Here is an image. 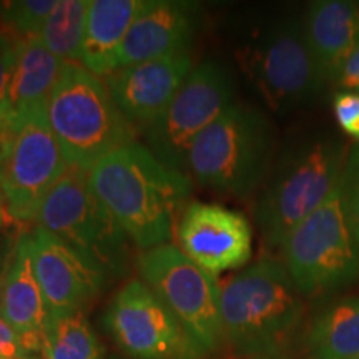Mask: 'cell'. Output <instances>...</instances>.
I'll return each instance as SVG.
<instances>
[{
  "mask_svg": "<svg viewBox=\"0 0 359 359\" xmlns=\"http://www.w3.org/2000/svg\"><path fill=\"white\" fill-rule=\"evenodd\" d=\"M93 193L138 248L168 245L185 212L191 183L145 145L132 142L88 170Z\"/></svg>",
  "mask_w": 359,
  "mask_h": 359,
  "instance_id": "obj_1",
  "label": "cell"
},
{
  "mask_svg": "<svg viewBox=\"0 0 359 359\" xmlns=\"http://www.w3.org/2000/svg\"><path fill=\"white\" fill-rule=\"evenodd\" d=\"M235 87L217 62H201L170 102L167 110L143 130L145 147L168 168L187 175V156L206 127L233 103Z\"/></svg>",
  "mask_w": 359,
  "mask_h": 359,
  "instance_id": "obj_11",
  "label": "cell"
},
{
  "mask_svg": "<svg viewBox=\"0 0 359 359\" xmlns=\"http://www.w3.org/2000/svg\"><path fill=\"white\" fill-rule=\"evenodd\" d=\"M175 238L182 253L213 276L245 266L253 255V230L248 219L217 203L187 205Z\"/></svg>",
  "mask_w": 359,
  "mask_h": 359,
  "instance_id": "obj_13",
  "label": "cell"
},
{
  "mask_svg": "<svg viewBox=\"0 0 359 359\" xmlns=\"http://www.w3.org/2000/svg\"><path fill=\"white\" fill-rule=\"evenodd\" d=\"M309 50L327 82L336 80L339 70L359 45V4L348 0H318L303 17Z\"/></svg>",
  "mask_w": 359,
  "mask_h": 359,
  "instance_id": "obj_18",
  "label": "cell"
},
{
  "mask_svg": "<svg viewBox=\"0 0 359 359\" xmlns=\"http://www.w3.org/2000/svg\"><path fill=\"white\" fill-rule=\"evenodd\" d=\"M0 316L24 341L30 356L40 354L50 313L35 275L30 235L19 236L11 269L0 293Z\"/></svg>",
  "mask_w": 359,
  "mask_h": 359,
  "instance_id": "obj_17",
  "label": "cell"
},
{
  "mask_svg": "<svg viewBox=\"0 0 359 359\" xmlns=\"http://www.w3.org/2000/svg\"><path fill=\"white\" fill-rule=\"evenodd\" d=\"M19 359H34L32 356H29V358H19Z\"/></svg>",
  "mask_w": 359,
  "mask_h": 359,
  "instance_id": "obj_35",
  "label": "cell"
},
{
  "mask_svg": "<svg viewBox=\"0 0 359 359\" xmlns=\"http://www.w3.org/2000/svg\"><path fill=\"white\" fill-rule=\"evenodd\" d=\"M69 167L48 125L47 107L12 118L2 160V195L8 217L35 222L43 200Z\"/></svg>",
  "mask_w": 359,
  "mask_h": 359,
  "instance_id": "obj_9",
  "label": "cell"
},
{
  "mask_svg": "<svg viewBox=\"0 0 359 359\" xmlns=\"http://www.w3.org/2000/svg\"><path fill=\"white\" fill-rule=\"evenodd\" d=\"M35 222L92 259L107 276L122 275L127 268L128 238L93 193L88 170L69 167L43 200Z\"/></svg>",
  "mask_w": 359,
  "mask_h": 359,
  "instance_id": "obj_6",
  "label": "cell"
},
{
  "mask_svg": "<svg viewBox=\"0 0 359 359\" xmlns=\"http://www.w3.org/2000/svg\"><path fill=\"white\" fill-rule=\"evenodd\" d=\"M219 313L233 351L276 358L298 330L304 303L285 263L263 258L219 286Z\"/></svg>",
  "mask_w": 359,
  "mask_h": 359,
  "instance_id": "obj_2",
  "label": "cell"
},
{
  "mask_svg": "<svg viewBox=\"0 0 359 359\" xmlns=\"http://www.w3.org/2000/svg\"><path fill=\"white\" fill-rule=\"evenodd\" d=\"M338 187L348 226L359 250V143L349 148Z\"/></svg>",
  "mask_w": 359,
  "mask_h": 359,
  "instance_id": "obj_25",
  "label": "cell"
},
{
  "mask_svg": "<svg viewBox=\"0 0 359 359\" xmlns=\"http://www.w3.org/2000/svg\"><path fill=\"white\" fill-rule=\"evenodd\" d=\"M275 130L266 115L233 102L198 135L187 156V172L201 187L245 198L268 178Z\"/></svg>",
  "mask_w": 359,
  "mask_h": 359,
  "instance_id": "obj_4",
  "label": "cell"
},
{
  "mask_svg": "<svg viewBox=\"0 0 359 359\" xmlns=\"http://www.w3.org/2000/svg\"><path fill=\"white\" fill-rule=\"evenodd\" d=\"M308 346L313 359L359 358V296L334 303L316 316Z\"/></svg>",
  "mask_w": 359,
  "mask_h": 359,
  "instance_id": "obj_21",
  "label": "cell"
},
{
  "mask_svg": "<svg viewBox=\"0 0 359 359\" xmlns=\"http://www.w3.org/2000/svg\"><path fill=\"white\" fill-rule=\"evenodd\" d=\"M58 0H8L0 4V17L17 39L39 37Z\"/></svg>",
  "mask_w": 359,
  "mask_h": 359,
  "instance_id": "obj_24",
  "label": "cell"
},
{
  "mask_svg": "<svg viewBox=\"0 0 359 359\" xmlns=\"http://www.w3.org/2000/svg\"><path fill=\"white\" fill-rule=\"evenodd\" d=\"M142 281L182 323L206 353L222 346L219 285L178 246L172 243L145 250L137 259Z\"/></svg>",
  "mask_w": 359,
  "mask_h": 359,
  "instance_id": "obj_10",
  "label": "cell"
},
{
  "mask_svg": "<svg viewBox=\"0 0 359 359\" xmlns=\"http://www.w3.org/2000/svg\"><path fill=\"white\" fill-rule=\"evenodd\" d=\"M280 248L291 280L308 298L331 293L358 280L359 250L348 226L339 187L316 212L293 228Z\"/></svg>",
  "mask_w": 359,
  "mask_h": 359,
  "instance_id": "obj_7",
  "label": "cell"
},
{
  "mask_svg": "<svg viewBox=\"0 0 359 359\" xmlns=\"http://www.w3.org/2000/svg\"><path fill=\"white\" fill-rule=\"evenodd\" d=\"M17 45L19 39L8 30L0 34V110L8 109V93L17 64Z\"/></svg>",
  "mask_w": 359,
  "mask_h": 359,
  "instance_id": "obj_27",
  "label": "cell"
},
{
  "mask_svg": "<svg viewBox=\"0 0 359 359\" xmlns=\"http://www.w3.org/2000/svg\"><path fill=\"white\" fill-rule=\"evenodd\" d=\"M12 125V115L11 110H0V147H4V143L7 140L8 130H11Z\"/></svg>",
  "mask_w": 359,
  "mask_h": 359,
  "instance_id": "obj_31",
  "label": "cell"
},
{
  "mask_svg": "<svg viewBox=\"0 0 359 359\" xmlns=\"http://www.w3.org/2000/svg\"><path fill=\"white\" fill-rule=\"evenodd\" d=\"M103 323L133 359H205L208 354L142 280L116 291Z\"/></svg>",
  "mask_w": 359,
  "mask_h": 359,
  "instance_id": "obj_12",
  "label": "cell"
},
{
  "mask_svg": "<svg viewBox=\"0 0 359 359\" xmlns=\"http://www.w3.org/2000/svg\"><path fill=\"white\" fill-rule=\"evenodd\" d=\"M145 2L90 0L79 64L100 79L118 70L123 42Z\"/></svg>",
  "mask_w": 359,
  "mask_h": 359,
  "instance_id": "obj_19",
  "label": "cell"
},
{
  "mask_svg": "<svg viewBox=\"0 0 359 359\" xmlns=\"http://www.w3.org/2000/svg\"><path fill=\"white\" fill-rule=\"evenodd\" d=\"M346 158L343 138L325 130L304 135L281 151L255 206L266 245L280 248L293 228L330 198Z\"/></svg>",
  "mask_w": 359,
  "mask_h": 359,
  "instance_id": "obj_3",
  "label": "cell"
},
{
  "mask_svg": "<svg viewBox=\"0 0 359 359\" xmlns=\"http://www.w3.org/2000/svg\"><path fill=\"white\" fill-rule=\"evenodd\" d=\"M333 114L344 135L359 143V93L341 90L333 97Z\"/></svg>",
  "mask_w": 359,
  "mask_h": 359,
  "instance_id": "obj_26",
  "label": "cell"
},
{
  "mask_svg": "<svg viewBox=\"0 0 359 359\" xmlns=\"http://www.w3.org/2000/svg\"><path fill=\"white\" fill-rule=\"evenodd\" d=\"M29 356L30 354L27 351L20 336L0 316V359H19Z\"/></svg>",
  "mask_w": 359,
  "mask_h": 359,
  "instance_id": "obj_28",
  "label": "cell"
},
{
  "mask_svg": "<svg viewBox=\"0 0 359 359\" xmlns=\"http://www.w3.org/2000/svg\"><path fill=\"white\" fill-rule=\"evenodd\" d=\"M356 359H359V358H356Z\"/></svg>",
  "mask_w": 359,
  "mask_h": 359,
  "instance_id": "obj_37",
  "label": "cell"
},
{
  "mask_svg": "<svg viewBox=\"0 0 359 359\" xmlns=\"http://www.w3.org/2000/svg\"><path fill=\"white\" fill-rule=\"evenodd\" d=\"M64 65L65 62L53 55L40 37L19 39L15 72L8 93L12 118L29 114L39 107H47Z\"/></svg>",
  "mask_w": 359,
  "mask_h": 359,
  "instance_id": "obj_20",
  "label": "cell"
},
{
  "mask_svg": "<svg viewBox=\"0 0 359 359\" xmlns=\"http://www.w3.org/2000/svg\"><path fill=\"white\" fill-rule=\"evenodd\" d=\"M193 70L188 52L155 58L142 64L120 67L105 77V85L132 127H150L167 110Z\"/></svg>",
  "mask_w": 359,
  "mask_h": 359,
  "instance_id": "obj_15",
  "label": "cell"
},
{
  "mask_svg": "<svg viewBox=\"0 0 359 359\" xmlns=\"http://www.w3.org/2000/svg\"><path fill=\"white\" fill-rule=\"evenodd\" d=\"M34 268L50 316L83 311L100 294L107 273L43 228L30 233Z\"/></svg>",
  "mask_w": 359,
  "mask_h": 359,
  "instance_id": "obj_14",
  "label": "cell"
},
{
  "mask_svg": "<svg viewBox=\"0 0 359 359\" xmlns=\"http://www.w3.org/2000/svg\"><path fill=\"white\" fill-rule=\"evenodd\" d=\"M47 120L70 167L90 170L135 142L133 127L116 109L105 80L77 62L64 65L47 102Z\"/></svg>",
  "mask_w": 359,
  "mask_h": 359,
  "instance_id": "obj_5",
  "label": "cell"
},
{
  "mask_svg": "<svg viewBox=\"0 0 359 359\" xmlns=\"http://www.w3.org/2000/svg\"><path fill=\"white\" fill-rule=\"evenodd\" d=\"M201 8L185 0H147L130 27L120 67L188 52L200 25Z\"/></svg>",
  "mask_w": 359,
  "mask_h": 359,
  "instance_id": "obj_16",
  "label": "cell"
},
{
  "mask_svg": "<svg viewBox=\"0 0 359 359\" xmlns=\"http://www.w3.org/2000/svg\"><path fill=\"white\" fill-rule=\"evenodd\" d=\"M6 25H4V20H2V17H0V34L2 32H6Z\"/></svg>",
  "mask_w": 359,
  "mask_h": 359,
  "instance_id": "obj_34",
  "label": "cell"
},
{
  "mask_svg": "<svg viewBox=\"0 0 359 359\" xmlns=\"http://www.w3.org/2000/svg\"><path fill=\"white\" fill-rule=\"evenodd\" d=\"M346 92L359 93V45L354 48V52L349 55L346 64L339 70L338 77L334 80Z\"/></svg>",
  "mask_w": 359,
  "mask_h": 359,
  "instance_id": "obj_29",
  "label": "cell"
},
{
  "mask_svg": "<svg viewBox=\"0 0 359 359\" xmlns=\"http://www.w3.org/2000/svg\"><path fill=\"white\" fill-rule=\"evenodd\" d=\"M42 359H105V348L83 311L50 316Z\"/></svg>",
  "mask_w": 359,
  "mask_h": 359,
  "instance_id": "obj_22",
  "label": "cell"
},
{
  "mask_svg": "<svg viewBox=\"0 0 359 359\" xmlns=\"http://www.w3.org/2000/svg\"><path fill=\"white\" fill-rule=\"evenodd\" d=\"M241 62L263 102L280 115L311 103L326 85L309 50L303 20L294 17L269 25L246 48Z\"/></svg>",
  "mask_w": 359,
  "mask_h": 359,
  "instance_id": "obj_8",
  "label": "cell"
},
{
  "mask_svg": "<svg viewBox=\"0 0 359 359\" xmlns=\"http://www.w3.org/2000/svg\"><path fill=\"white\" fill-rule=\"evenodd\" d=\"M20 236V235H19ZM19 236L13 238L11 233L0 231V293H2L4 285H6L8 269H11V263L15 253V246Z\"/></svg>",
  "mask_w": 359,
  "mask_h": 359,
  "instance_id": "obj_30",
  "label": "cell"
},
{
  "mask_svg": "<svg viewBox=\"0 0 359 359\" xmlns=\"http://www.w3.org/2000/svg\"><path fill=\"white\" fill-rule=\"evenodd\" d=\"M8 218H11V217H8L6 200H4V196H0V231H4V228H6Z\"/></svg>",
  "mask_w": 359,
  "mask_h": 359,
  "instance_id": "obj_32",
  "label": "cell"
},
{
  "mask_svg": "<svg viewBox=\"0 0 359 359\" xmlns=\"http://www.w3.org/2000/svg\"><path fill=\"white\" fill-rule=\"evenodd\" d=\"M2 160H4V147H0V196L2 195Z\"/></svg>",
  "mask_w": 359,
  "mask_h": 359,
  "instance_id": "obj_33",
  "label": "cell"
},
{
  "mask_svg": "<svg viewBox=\"0 0 359 359\" xmlns=\"http://www.w3.org/2000/svg\"><path fill=\"white\" fill-rule=\"evenodd\" d=\"M88 4L90 0H58L39 35L45 47L65 64L80 58Z\"/></svg>",
  "mask_w": 359,
  "mask_h": 359,
  "instance_id": "obj_23",
  "label": "cell"
},
{
  "mask_svg": "<svg viewBox=\"0 0 359 359\" xmlns=\"http://www.w3.org/2000/svg\"><path fill=\"white\" fill-rule=\"evenodd\" d=\"M263 359H278V358H263Z\"/></svg>",
  "mask_w": 359,
  "mask_h": 359,
  "instance_id": "obj_36",
  "label": "cell"
}]
</instances>
